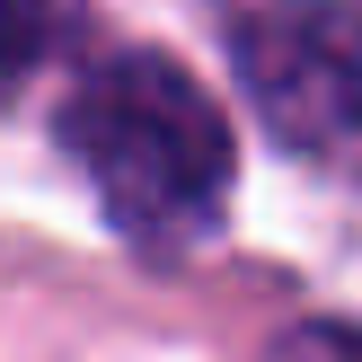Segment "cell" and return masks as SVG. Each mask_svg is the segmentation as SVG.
<instances>
[{"label": "cell", "instance_id": "1", "mask_svg": "<svg viewBox=\"0 0 362 362\" xmlns=\"http://www.w3.org/2000/svg\"><path fill=\"white\" fill-rule=\"evenodd\" d=\"M62 151L98 186L106 221L151 247H186L230 194V124L159 53H115L62 98Z\"/></svg>", "mask_w": 362, "mask_h": 362}, {"label": "cell", "instance_id": "2", "mask_svg": "<svg viewBox=\"0 0 362 362\" xmlns=\"http://www.w3.org/2000/svg\"><path fill=\"white\" fill-rule=\"evenodd\" d=\"M239 80L292 151L362 159V0H265L239 27Z\"/></svg>", "mask_w": 362, "mask_h": 362}, {"label": "cell", "instance_id": "3", "mask_svg": "<svg viewBox=\"0 0 362 362\" xmlns=\"http://www.w3.org/2000/svg\"><path fill=\"white\" fill-rule=\"evenodd\" d=\"M80 0H0V71H35L45 53L71 45Z\"/></svg>", "mask_w": 362, "mask_h": 362}, {"label": "cell", "instance_id": "4", "mask_svg": "<svg viewBox=\"0 0 362 362\" xmlns=\"http://www.w3.org/2000/svg\"><path fill=\"white\" fill-rule=\"evenodd\" d=\"M265 362H362V327H292L265 345Z\"/></svg>", "mask_w": 362, "mask_h": 362}]
</instances>
